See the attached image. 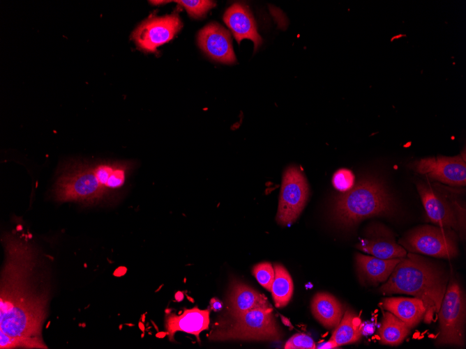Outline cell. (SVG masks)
<instances>
[{
    "label": "cell",
    "mask_w": 466,
    "mask_h": 349,
    "mask_svg": "<svg viewBox=\"0 0 466 349\" xmlns=\"http://www.w3.org/2000/svg\"><path fill=\"white\" fill-rule=\"evenodd\" d=\"M178 13L147 18L133 31L131 38L142 51L156 52L157 47L173 39L182 28Z\"/></svg>",
    "instance_id": "30bf717a"
},
{
    "label": "cell",
    "mask_w": 466,
    "mask_h": 349,
    "mask_svg": "<svg viewBox=\"0 0 466 349\" xmlns=\"http://www.w3.org/2000/svg\"><path fill=\"white\" fill-rule=\"evenodd\" d=\"M253 274L259 284L267 290H271L275 277L274 269L269 262H262L253 267Z\"/></svg>",
    "instance_id": "d4e9b609"
},
{
    "label": "cell",
    "mask_w": 466,
    "mask_h": 349,
    "mask_svg": "<svg viewBox=\"0 0 466 349\" xmlns=\"http://www.w3.org/2000/svg\"><path fill=\"white\" fill-rule=\"evenodd\" d=\"M200 47L212 59L227 64L236 62L230 32L216 22L202 28L197 35Z\"/></svg>",
    "instance_id": "7c38bea8"
},
{
    "label": "cell",
    "mask_w": 466,
    "mask_h": 349,
    "mask_svg": "<svg viewBox=\"0 0 466 349\" xmlns=\"http://www.w3.org/2000/svg\"><path fill=\"white\" fill-rule=\"evenodd\" d=\"M337 347H338V346L330 338L328 341L317 346L316 348H336Z\"/></svg>",
    "instance_id": "f1b7e54d"
},
{
    "label": "cell",
    "mask_w": 466,
    "mask_h": 349,
    "mask_svg": "<svg viewBox=\"0 0 466 349\" xmlns=\"http://www.w3.org/2000/svg\"><path fill=\"white\" fill-rule=\"evenodd\" d=\"M275 277L271 286V294L276 307L287 305L293 294L292 279L287 270L280 264L274 265Z\"/></svg>",
    "instance_id": "7402d4cb"
},
{
    "label": "cell",
    "mask_w": 466,
    "mask_h": 349,
    "mask_svg": "<svg viewBox=\"0 0 466 349\" xmlns=\"http://www.w3.org/2000/svg\"><path fill=\"white\" fill-rule=\"evenodd\" d=\"M401 258L382 259L356 254V263L360 279L374 286L385 282Z\"/></svg>",
    "instance_id": "2e32d148"
},
{
    "label": "cell",
    "mask_w": 466,
    "mask_h": 349,
    "mask_svg": "<svg viewBox=\"0 0 466 349\" xmlns=\"http://www.w3.org/2000/svg\"><path fill=\"white\" fill-rule=\"evenodd\" d=\"M209 310H202L197 307L185 309L180 315L174 313L167 314L165 328L170 340H173L176 332H183L195 335L200 341L199 336L209 328Z\"/></svg>",
    "instance_id": "9a60e30c"
},
{
    "label": "cell",
    "mask_w": 466,
    "mask_h": 349,
    "mask_svg": "<svg viewBox=\"0 0 466 349\" xmlns=\"http://www.w3.org/2000/svg\"><path fill=\"white\" fill-rule=\"evenodd\" d=\"M6 259L1 279L0 332L13 337L42 339L49 292L36 270L37 254L26 237L3 238Z\"/></svg>",
    "instance_id": "6da1fadb"
},
{
    "label": "cell",
    "mask_w": 466,
    "mask_h": 349,
    "mask_svg": "<svg viewBox=\"0 0 466 349\" xmlns=\"http://www.w3.org/2000/svg\"><path fill=\"white\" fill-rule=\"evenodd\" d=\"M280 318H281L282 323H283L285 325H286V326H287V327H292V323H291L290 320L288 318H287L286 317H285V316H282V315H280Z\"/></svg>",
    "instance_id": "f546056e"
},
{
    "label": "cell",
    "mask_w": 466,
    "mask_h": 349,
    "mask_svg": "<svg viewBox=\"0 0 466 349\" xmlns=\"http://www.w3.org/2000/svg\"><path fill=\"white\" fill-rule=\"evenodd\" d=\"M309 195L307 180L296 166L284 172L276 220L282 226L293 223L306 205Z\"/></svg>",
    "instance_id": "9c48e42d"
},
{
    "label": "cell",
    "mask_w": 466,
    "mask_h": 349,
    "mask_svg": "<svg viewBox=\"0 0 466 349\" xmlns=\"http://www.w3.org/2000/svg\"><path fill=\"white\" fill-rule=\"evenodd\" d=\"M410 329L391 312L384 311L382 324L379 328L380 343L392 346H398L409 334Z\"/></svg>",
    "instance_id": "ffe728a7"
},
{
    "label": "cell",
    "mask_w": 466,
    "mask_h": 349,
    "mask_svg": "<svg viewBox=\"0 0 466 349\" xmlns=\"http://www.w3.org/2000/svg\"><path fill=\"white\" fill-rule=\"evenodd\" d=\"M229 303L230 312L233 318L251 309L270 307L263 294L239 282L232 285Z\"/></svg>",
    "instance_id": "ac0fdd59"
},
{
    "label": "cell",
    "mask_w": 466,
    "mask_h": 349,
    "mask_svg": "<svg viewBox=\"0 0 466 349\" xmlns=\"http://www.w3.org/2000/svg\"><path fill=\"white\" fill-rule=\"evenodd\" d=\"M398 243L411 253L437 258H453L458 253L455 231L437 226H417L408 231Z\"/></svg>",
    "instance_id": "ba28073f"
},
{
    "label": "cell",
    "mask_w": 466,
    "mask_h": 349,
    "mask_svg": "<svg viewBox=\"0 0 466 349\" xmlns=\"http://www.w3.org/2000/svg\"><path fill=\"white\" fill-rule=\"evenodd\" d=\"M0 348H47L43 339L34 338L13 337L0 332Z\"/></svg>",
    "instance_id": "603a6c76"
},
{
    "label": "cell",
    "mask_w": 466,
    "mask_h": 349,
    "mask_svg": "<svg viewBox=\"0 0 466 349\" xmlns=\"http://www.w3.org/2000/svg\"><path fill=\"white\" fill-rule=\"evenodd\" d=\"M446 283V275L433 263L409 252L400 259L379 291L384 295L407 294L420 299L426 309L423 320L430 323L439 310Z\"/></svg>",
    "instance_id": "3957f363"
},
{
    "label": "cell",
    "mask_w": 466,
    "mask_h": 349,
    "mask_svg": "<svg viewBox=\"0 0 466 349\" xmlns=\"http://www.w3.org/2000/svg\"><path fill=\"white\" fill-rule=\"evenodd\" d=\"M355 182V176L352 171L347 169H340L336 171L332 178L333 187L342 192H346L351 189Z\"/></svg>",
    "instance_id": "484cf974"
},
{
    "label": "cell",
    "mask_w": 466,
    "mask_h": 349,
    "mask_svg": "<svg viewBox=\"0 0 466 349\" xmlns=\"http://www.w3.org/2000/svg\"><path fill=\"white\" fill-rule=\"evenodd\" d=\"M233 318L234 322L228 329L216 331L210 338L260 341H278L280 338L271 307L251 309Z\"/></svg>",
    "instance_id": "5b68a950"
},
{
    "label": "cell",
    "mask_w": 466,
    "mask_h": 349,
    "mask_svg": "<svg viewBox=\"0 0 466 349\" xmlns=\"http://www.w3.org/2000/svg\"><path fill=\"white\" fill-rule=\"evenodd\" d=\"M409 166L429 180L454 187L466 184V164L462 155L421 158L409 164Z\"/></svg>",
    "instance_id": "8fae6325"
},
{
    "label": "cell",
    "mask_w": 466,
    "mask_h": 349,
    "mask_svg": "<svg viewBox=\"0 0 466 349\" xmlns=\"http://www.w3.org/2000/svg\"><path fill=\"white\" fill-rule=\"evenodd\" d=\"M356 248L382 259L403 258L407 254L405 248L396 242L391 231L379 224L368 228L366 238L356 245Z\"/></svg>",
    "instance_id": "4fadbf2b"
},
{
    "label": "cell",
    "mask_w": 466,
    "mask_h": 349,
    "mask_svg": "<svg viewBox=\"0 0 466 349\" xmlns=\"http://www.w3.org/2000/svg\"><path fill=\"white\" fill-rule=\"evenodd\" d=\"M393 212L392 197L383 184L374 178H365L336 198L332 214L338 224L350 228L367 218Z\"/></svg>",
    "instance_id": "277c9868"
},
{
    "label": "cell",
    "mask_w": 466,
    "mask_h": 349,
    "mask_svg": "<svg viewBox=\"0 0 466 349\" xmlns=\"http://www.w3.org/2000/svg\"><path fill=\"white\" fill-rule=\"evenodd\" d=\"M379 306L383 309L393 313L410 328L419 323L426 311L423 302L415 297L384 298Z\"/></svg>",
    "instance_id": "e0dca14e"
},
{
    "label": "cell",
    "mask_w": 466,
    "mask_h": 349,
    "mask_svg": "<svg viewBox=\"0 0 466 349\" xmlns=\"http://www.w3.org/2000/svg\"><path fill=\"white\" fill-rule=\"evenodd\" d=\"M465 311L464 291L456 280L451 279L437 313L439 323L437 344L464 346Z\"/></svg>",
    "instance_id": "8992f818"
},
{
    "label": "cell",
    "mask_w": 466,
    "mask_h": 349,
    "mask_svg": "<svg viewBox=\"0 0 466 349\" xmlns=\"http://www.w3.org/2000/svg\"><path fill=\"white\" fill-rule=\"evenodd\" d=\"M174 1L185 8L188 14L194 18L204 17L211 8L216 6V3L212 1L178 0Z\"/></svg>",
    "instance_id": "cb8c5ba5"
},
{
    "label": "cell",
    "mask_w": 466,
    "mask_h": 349,
    "mask_svg": "<svg viewBox=\"0 0 466 349\" xmlns=\"http://www.w3.org/2000/svg\"><path fill=\"white\" fill-rule=\"evenodd\" d=\"M416 189L431 222L454 231L462 228L464 214L449 189L436 183L428 181H418Z\"/></svg>",
    "instance_id": "52a82bcc"
},
{
    "label": "cell",
    "mask_w": 466,
    "mask_h": 349,
    "mask_svg": "<svg viewBox=\"0 0 466 349\" xmlns=\"http://www.w3.org/2000/svg\"><path fill=\"white\" fill-rule=\"evenodd\" d=\"M285 349H313L316 348L313 339L305 334L293 335L285 344Z\"/></svg>",
    "instance_id": "4316f807"
},
{
    "label": "cell",
    "mask_w": 466,
    "mask_h": 349,
    "mask_svg": "<svg viewBox=\"0 0 466 349\" xmlns=\"http://www.w3.org/2000/svg\"><path fill=\"white\" fill-rule=\"evenodd\" d=\"M362 334L360 318L352 311H345L331 337L338 346L357 342Z\"/></svg>",
    "instance_id": "44dd1931"
},
{
    "label": "cell",
    "mask_w": 466,
    "mask_h": 349,
    "mask_svg": "<svg viewBox=\"0 0 466 349\" xmlns=\"http://www.w3.org/2000/svg\"><path fill=\"white\" fill-rule=\"evenodd\" d=\"M211 309L214 311H220L223 308V303L216 297H213L210 300Z\"/></svg>",
    "instance_id": "83f0119b"
},
{
    "label": "cell",
    "mask_w": 466,
    "mask_h": 349,
    "mask_svg": "<svg viewBox=\"0 0 466 349\" xmlns=\"http://www.w3.org/2000/svg\"><path fill=\"white\" fill-rule=\"evenodd\" d=\"M311 311L315 319L328 329L336 327L343 315L341 303L332 295L324 292L314 295Z\"/></svg>",
    "instance_id": "d6986e66"
},
{
    "label": "cell",
    "mask_w": 466,
    "mask_h": 349,
    "mask_svg": "<svg viewBox=\"0 0 466 349\" xmlns=\"http://www.w3.org/2000/svg\"><path fill=\"white\" fill-rule=\"evenodd\" d=\"M132 163L70 162L59 170L52 194L57 201L93 204L125 184Z\"/></svg>",
    "instance_id": "7a4b0ae2"
},
{
    "label": "cell",
    "mask_w": 466,
    "mask_h": 349,
    "mask_svg": "<svg viewBox=\"0 0 466 349\" xmlns=\"http://www.w3.org/2000/svg\"><path fill=\"white\" fill-rule=\"evenodd\" d=\"M223 20L238 43L243 39H250L254 43L255 51L262 44V40L257 33L254 18L244 4L235 3L229 7L224 14Z\"/></svg>",
    "instance_id": "5bb4252c"
}]
</instances>
